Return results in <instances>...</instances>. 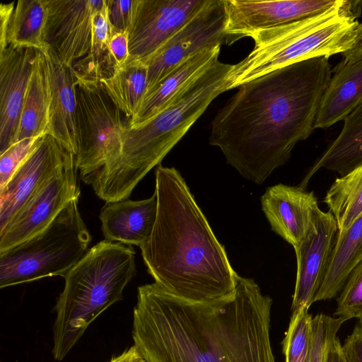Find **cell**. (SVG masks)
Masks as SVG:
<instances>
[{
	"label": "cell",
	"instance_id": "cell-37",
	"mask_svg": "<svg viewBox=\"0 0 362 362\" xmlns=\"http://www.w3.org/2000/svg\"><path fill=\"white\" fill-rule=\"evenodd\" d=\"M15 3L13 1L8 4L1 3L0 4V49H3L8 46L6 35L11 16L15 8Z\"/></svg>",
	"mask_w": 362,
	"mask_h": 362
},
{
	"label": "cell",
	"instance_id": "cell-28",
	"mask_svg": "<svg viewBox=\"0 0 362 362\" xmlns=\"http://www.w3.org/2000/svg\"><path fill=\"white\" fill-rule=\"evenodd\" d=\"M313 317L308 308L292 313L282 341L286 362H309L312 345Z\"/></svg>",
	"mask_w": 362,
	"mask_h": 362
},
{
	"label": "cell",
	"instance_id": "cell-22",
	"mask_svg": "<svg viewBox=\"0 0 362 362\" xmlns=\"http://www.w3.org/2000/svg\"><path fill=\"white\" fill-rule=\"evenodd\" d=\"M362 164V103L344 120L338 136L316 160L300 182L305 189L311 177L320 169L344 176Z\"/></svg>",
	"mask_w": 362,
	"mask_h": 362
},
{
	"label": "cell",
	"instance_id": "cell-38",
	"mask_svg": "<svg viewBox=\"0 0 362 362\" xmlns=\"http://www.w3.org/2000/svg\"><path fill=\"white\" fill-rule=\"evenodd\" d=\"M109 362H147L135 345L112 357Z\"/></svg>",
	"mask_w": 362,
	"mask_h": 362
},
{
	"label": "cell",
	"instance_id": "cell-17",
	"mask_svg": "<svg viewBox=\"0 0 362 362\" xmlns=\"http://www.w3.org/2000/svg\"><path fill=\"white\" fill-rule=\"evenodd\" d=\"M260 201L272 230L294 249L313 226L320 209L313 192L281 183L267 187Z\"/></svg>",
	"mask_w": 362,
	"mask_h": 362
},
{
	"label": "cell",
	"instance_id": "cell-19",
	"mask_svg": "<svg viewBox=\"0 0 362 362\" xmlns=\"http://www.w3.org/2000/svg\"><path fill=\"white\" fill-rule=\"evenodd\" d=\"M47 60L50 106L47 134L57 139L75 156L77 153L76 76L73 70L62 64L50 53H44Z\"/></svg>",
	"mask_w": 362,
	"mask_h": 362
},
{
	"label": "cell",
	"instance_id": "cell-13",
	"mask_svg": "<svg viewBox=\"0 0 362 362\" xmlns=\"http://www.w3.org/2000/svg\"><path fill=\"white\" fill-rule=\"evenodd\" d=\"M229 45L256 33L322 13L339 0H223Z\"/></svg>",
	"mask_w": 362,
	"mask_h": 362
},
{
	"label": "cell",
	"instance_id": "cell-8",
	"mask_svg": "<svg viewBox=\"0 0 362 362\" xmlns=\"http://www.w3.org/2000/svg\"><path fill=\"white\" fill-rule=\"evenodd\" d=\"M77 153L75 163L83 182L107 173L117 163L124 124L120 111L98 81L76 77Z\"/></svg>",
	"mask_w": 362,
	"mask_h": 362
},
{
	"label": "cell",
	"instance_id": "cell-34",
	"mask_svg": "<svg viewBox=\"0 0 362 362\" xmlns=\"http://www.w3.org/2000/svg\"><path fill=\"white\" fill-rule=\"evenodd\" d=\"M342 349L346 362H362V320L346 338Z\"/></svg>",
	"mask_w": 362,
	"mask_h": 362
},
{
	"label": "cell",
	"instance_id": "cell-18",
	"mask_svg": "<svg viewBox=\"0 0 362 362\" xmlns=\"http://www.w3.org/2000/svg\"><path fill=\"white\" fill-rule=\"evenodd\" d=\"M157 211L155 192L143 200L106 202L99 216L105 240L141 246L153 231Z\"/></svg>",
	"mask_w": 362,
	"mask_h": 362
},
{
	"label": "cell",
	"instance_id": "cell-33",
	"mask_svg": "<svg viewBox=\"0 0 362 362\" xmlns=\"http://www.w3.org/2000/svg\"><path fill=\"white\" fill-rule=\"evenodd\" d=\"M134 0H107V16L115 33H128L132 24Z\"/></svg>",
	"mask_w": 362,
	"mask_h": 362
},
{
	"label": "cell",
	"instance_id": "cell-4",
	"mask_svg": "<svg viewBox=\"0 0 362 362\" xmlns=\"http://www.w3.org/2000/svg\"><path fill=\"white\" fill-rule=\"evenodd\" d=\"M233 65L215 60L152 118L137 125L125 124L117 163L90 184L97 196L106 202L127 199L139 181L160 165L210 103L227 91V78Z\"/></svg>",
	"mask_w": 362,
	"mask_h": 362
},
{
	"label": "cell",
	"instance_id": "cell-30",
	"mask_svg": "<svg viewBox=\"0 0 362 362\" xmlns=\"http://www.w3.org/2000/svg\"><path fill=\"white\" fill-rule=\"evenodd\" d=\"M345 320L319 313L313 317L309 362H325L329 347Z\"/></svg>",
	"mask_w": 362,
	"mask_h": 362
},
{
	"label": "cell",
	"instance_id": "cell-20",
	"mask_svg": "<svg viewBox=\"0 0 362 362\" xmlns=\"http://www.w3.org/2000/svg\"><path fill=\"white\" fill-rule=\"evenodd\" d=\"M362 103V59H343L322 95L315 129H326L344 119Z\"/></svg>",
	"mask_w": 362,
	"mask_h": 362
},
{
	"label": "cell",
	"instance_id": "cell-7",
	"mask_svg": "<svg viewBox=\"0 0 362 362\" xmlns=\"http://www.w3.org/2000/svg\"><path fill=\"white\" fill-rule=\"evenodd\" d=\"M71 201L44 230L0 252V288L53 276H64L84 256L91 235Z\"/></svg>",
	"mask_w": 362,
	"mask_h": 362
},
{
	"label": "cell",
	"instance_id": "cell-29",
	"mask_svg": "<svg viewBox=\"0 0 362 362\" xmlns=\"http://www.w3.org/2000/svg\"><path fill=\"white\" fill-rule=\"evenodd\" d=\"M334 315L345 321L353 318L362 320V259L353 268L340 291Z\"/></svg>",
	"mask_w": 362,
	"mask_h": 362
},
{
	"label": "cell",
	"instance_id": "cell-23",
	"mask_svg": "<svg viewBox=\"0 0 362 362\" xmlns=\"http://www.w3.org/2000/svg\"><path fill=\"white\" fill-rule=\"evenodd\" d=\"M50 85L44 52L37 50L26 90L16 141L47 134Z\"/></svg>",
	"mask_w": 362,
	"mask_h": 362
},
{
	"label": "cell",
	"instance_id": "cell-3",
	"mask_svg": "<svg viewBox=\"0 0 362 362\" xmlns=\"http://www.w3.org/2000/svg\"><path fill=\"white\" fill-rule=\"evenodd\" d=\"M158 211L153 231L140 246L148 274L175 297L211 303L232 296L239 275L180 173L158 165Z\"/></svg>",
	"mask_w": 362,
	"mask_h": 362
},
{
	"label": "cell",
	"instance_id": "cell-36",
	"mask_svg": "<svg viewBox=\"0 0 362 362\" xmlns=\"http://www.w3.org/2000/svg\"><path fill=\"white\" fill-rule=\"evenodd\" d=\"M343 59L356 61L362 59V23L352 31L347 49L341 53Z\"/></svg>",
	"mask_w": 362,
	"mask_h": 362
},
{
	"label": "cell",
	"instance_id": "cell-26",
	"mask_svg": "<svg viewBox=\"0 0 362 362\" xmlns=\"http://www.w3.org/2000/svg\"><path fill=\"white\" fill-rule=\"evenodd\" d=\"M47 18L46 0L18 1L8 28V45L33 47L44 52L43 35Z\"/></svg>",
	"mask_w": 362,
	"mask_h": 362
},
{
	"label": "cell",
	"instance_id": "cell-39",
	"mask_svg": "<svg viewBox=\"0 0 362 362\" xmlns=\"http://www.w3.org/2000/svg\"><path fill=\"white\" fill-rule=\"evenodd\" d=\"M325 362H346L342 344L337 337L332 341L329 347Z\"/></svg>",
	"mask_w": 362,
	"mask_h": 362
},
{
	"label": "cell",
	"instance_id": "cell-2",
	"mask_svg": "<svg viewBox=\"0 0 362 362\" xmlns=\"http://www.w3.org/2000/svg\"><path fill=\"white\" fill-rule=\"evenodd\" d=\"M331 76L329 57H319L243 83L212 120L209 144L244 178L261 185L315 129Z\"/></svg>",
	"mask_w": 362,
	"mask_h": 362
},
{
	"label": "cell",
	"instance_id": "cell-24",
	"mask_svg": "<svg viewBox=\"0 0 362 362\" xmlns=\"http://www.w3.org/2000/svg\"><path fill=\"white\" fill-rule=\"evenodd\" d=\"M362 259V214L337 235L327 269L314 302L330 300L342 289L350 272Z\"/></svg>",
	"mask_w": 362,
	"mask_h": 362
},
{
	"label": "cell",
	"instance_id": "cell-21",
	"mask_svg": "<svg viewBox=\"0 0 362 362\" xmlns=\"http://www.w3.org/2000/svg\"><path fill=\"white\" fill-rule=\"evenodd\" d=\"M220 49L221 47L206 48L177 64L144 96L128 124H142L165 108L182 88L218 59Z\"/></svg>",
	"mask_w": 362,
	"mask_h": 362
},
{
	"label": "cell",
	"instance_id": "cell-1",
	"mask_svg": "<svg viewBox=\"0 0 362 362\" xmlns=\"http://www.w3.org/2000/svg\"><path fill=\"white\" fill-rule=\"evenodd\" d=\"M272 305L252 279L240 276L232 296L211 303L145 284L134 308V345L147 362H276Z\"/></svg>",
	"mask_w": 362,
	"mask_h": 362
},
{
	"label": "cell",
	"instance_id": "cell-12",
	"mask_svg": "<svg viewBox=\"0 0 362 362\" xmlns=\"http://www.w3.org/2000/svg\"><path fill=\"white\" fill-rule=\"evenodd\" d=\"M207 0H134L128 31L127 62L141 60L157 50Z\"/></svg>",
	"mask_w": 362,
	"mask_h": 362
},
{
	"label": "cell",
	"instance_id": "cell-27",
	"mask_svg": "<svg viewBox=\"0 0 362 362\" xmlns=\"http://www.w3.org/2000/svg\"><path fill=\"white\" fill-rule=\"evenodd\" d=\"M324 202L337 221V235L343 233L362 214V164L337 178Z\"/></svg>",
	"mask_w": 362,
	"mask_h": 362
},
{
	"label": "cell",
	"instance_id": "cell-6",
	"mask_svg": "<svg viewBox=\"0 0 362 362\" xmlns=\"http://www.w3.org/2000/svg\"><path fill=\"white\" fill-rule=\"evenodd\" d=\"M361 5V1L339 0L318 15L256 33L252 50L233 65L227 90L299 62L343 53L359 23Z\"/></svg>",
	"mask_w": 362,
	"mask_h": 362
},
{
	"label": "cell",
	"instance_id": "cell-14",
	"mask_svg": "<svg viewBox=\"0 0 362 362\" xmlns=\"http://www.w3.org/2000/svg\"><path fill=\"white\" fill-rule=\"evenodd\" d=\"M337 233V223L332 214L319 209L313 226L294 249L297 272L292 313L304 308L309 309L314 303L323 281Z\"/></svg>",
	"mask_w": 362,
	"mask_h": 362
},
{
	"label": "cell",
	"instance_id": "cell-31",
	"mask_svg": "<svg viewBox=\"0 0 362 362\" xmlns=\"http://www.w3.org/2000/svg\"><path fill=\"white\" fill-rule=\"evenodd\" d=\"M118 68L110 49H107L90 52L76 61L71 69L77 78L99 82L112 76Z\"/></svg>",
	"mask_w": 362,
	"mask_h": 362
},
{
	"label": "cell",
	"instance_id": "cell-9",
	"mask_svg": "<svg viewBox=\"0 0 362 362\" xmlns=\"http://www.w3.org/2000/svg\"><path fill=\"white\" fill-rule=\"evenodd\" d=\"M223 0H207L202 8L150 56L140 60L148 69L150 92L173 69L206 48L229 45Z\"/></svg>",
	"mask_w": 362,
	"mask_h": 362
},
{
	"label": "cell",
	"instance_id": "cell-10",
	"mask_svg": "<svg viewBox=\"0 0 362 362\" xmlns=\"http://www.w3.org/2000/svg\"><path fill=\"white\" fill-rule=\"evenodd\" d=\"M75 156L44 182L0 230V252L44 230L73 199L80 197Z\"/></svg>",
	"mask_w": 362,
	"mask_h": 362
},
{
	"label": "cell",
	"instance_id": "cell-5",
	"mask_svg": "<svg viewBox=\"0 0 362 362\" xmlns=\"http://www.w3.org/2000/svg\"><path fill=\"white\" fill-rule=\"evenodd\" d=\"M136 274L135 251L129 245L102 240L64 276L57 304L52 354L63 360L90 325L122 292Z\"/></svg>",
	"mask_w": 362,
	"mask_h": 362
},
{
	"label": "cell",
	"instance_id": "cell-35",
	"mask_svg": "<svg viewBox=\"0 0 362 362\" xmlns=\"http://www.w3.org/2000/svg\"><path fill=\"white\" fill-rule=\"evenodd\" d=\"M128 33H115L110 44L111 54L118 67L127 62L129 54Z\"/></svg>",
	"mask_w": 362,
	"mask_h": 362
},
{
	"label": "cell",
	"instance_id": "cell-16",
	"mask_svg": "<svg viewBox=\"0 0 362 362\" xmlns=\"http://www.w3.org/2000/svg\"><path fill=\"white\" fill-rule=\"evenodd\" d=\"M37 50L13 45L0 49V154L16 141Z\"/></svg>",
	"mask_w": 362,
	"mask_h": 362
},
{
	"label": "cell",
	"instance_id": "cell-32",
	"mask_svg": "<svg viewBox=\"0 0 362 362\" xmlns=\"http://www.w3.org/2000/svg\"><path fill=\"white\" fill-rule=\"evenodd\" d=\"M45 135L20 140L0 154V189L8 183L21 163L39 146Z\"/></svg>",
	"mask_w": 362,
	"mask_h": 362
},
{
	"label": "cell",
	"instance_id": "cell-15",
	"mask_svg": "<svg viewBox=\"0 0 362 362\" xmlns=\"http://www.w3.org/2000/svg\"><path fill=\"white\" fill-rule=\"evenodd\" d=\"M74 156L54 136L45 134L0 189V230L36 189Z\"/></svg>",
	"mask_w": 362,
	"mask_h": 362
},
{
	"label": "cell",
	"instance_id": "cell-11",
	"mask_svg": "<svg viewBox=\"0 0 362 362\" xmlns=\"http://www.w3.org/2000/svg\"><path fill=\"white\" fill-rule=\"evenodd\" d=\"M44 53L71 69L93 46V20L106 0H46Z\"/></svg>",
	"mask_w": 362,
	"mask_h": 362
},
{
	"label": "cell",
	"instance_id": "cell-25",
	"mask_svg": "<svg viewBox=\"0 0 362 362\" xmlns=\"http://www.w3.org/2000/svg\"><path fill=\"white\" fill-rule=\"evenodd\" d=\"M148 69L140 60L125 62L112 76L99 81L116 107L127 117L139 110L146 93Z\"/></svg>",
	"mask_w": 362,
	"mask_h": 362
}]
</instances>
